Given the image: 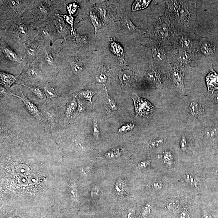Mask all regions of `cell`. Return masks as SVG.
<instances>
[{
	"mask_svg": "<svg viewBox=\"0 0 218 218\" xmlns=\"http://www.w3.org/2000/svg\"><path fill=\"white\" fill-rule=\"evenodd\" d=\"M147 75L149 79L154 82L158 85V84L160 85L162 84V74H161L160 71L159 69H157V67H154L148 71Z\"/></svg>",
	"mask_w": 218,
	"mask_h": 218,
	"instance_id": "16",
	"label": "cell"
},
{
	"mask_svg": "<svg viewBox=\"0 0 218 218\" xmlns=\"http://www.w3.org/2000/svg\"><path fill=\"white\" fill-rule=\"evenodd\" d=\"M45 59L47 63L51 65L53 64L54 59L53 57L50 54H48L45 56Z\"/></svg>",
	"mask_w": 218,
	"mask_h": 218,
	"instance_id": "40",
	"label": "cell"
},
{
	"mask_svg": "<svg viewBox=\"0 0 218 218\" xmlns=\"http://www.w3.org/2000/svg\"><path fill=\"white\" fill-rule=\"evenodd\" d=\"M165 2L166 7L164 16L167 18L171 23L178 11L180 1H166Z\"/></svg>",
	"mask_w": 218,
	"mask_h": 218,
	"instance_id": "9",
	"label": "cell"
},
{
	"mask_svg": "<svg viewBox=\"0 0 218 218\" xmlns=\"http://www.w3.org/2000/svg\"><path fill=\"white\" fill-rule=\"evenodd\" d=\"M122 26L127 31L131 32H138L141 34L145 33L146 31L141 30L137 27L131 22V20L128 17L124 18L122 20Z\"/></svg>",
	"mask_w": 218,
	"mask_h": 218,
	"instance_id": "14",
	"label": "cell"
},
{
	"mask_svg": "<svg viewBox=\"0 0 218 218\" xmlns=\"http://www.w3.org/2000/svg\"><path fill=\"white\" fill-rule=\"evenodd\" d=\"M176 63L186 67L194 66L197 54L185 50H177L176 54Z\"/></svg>",
	"mask_w": 218,
	"mask_h": 218,
	"instance_id": "6",
	"label": "cell"
},
{
	"mask_svg": "<svg viewBox=\"0 0 218 218\" xmlns=\"http://www.w3.org/2000/svg\"><path fill=\"white\" fill-rule=\"evenodd\" d=\"M150 164V162L149 161H143L138 164V167L140 169H143L149 167Z\"/></svg>",
	"mask_w": 218,
	"mask_h": 218,
	"instance_id": "39",
	"label": "cell"
},
{
	"mask_svg": "<svg viewBox=\"0 0 218 218\" xmlns=\"http://www.w3.org/2000/svg\"><path fill=\"white\" fill-rule=\"evenodd\" d=\"M9 3H10V5L11 7L15 8L18 6L19 3H20V1H9Z\"/></svg>",
	"mask_w": 218,
	"mask_h": 218,
	"instance_id": "44",
	"label": "cell"
},
{
	"mask_svg": "<svg viewBox=\"0 0 218 218\" xmlns=\"http://www.w3.org/2000/svg\"><path fill=\"white\" fill-rule=\"evenodd\" d=\"M200 40L194 32H175L173 47L176 50H185L197 54Z\"/></svg>",
	"mask_w": 218,
	"mask_h": 218,
	"instance_id": "3",
	"label": "cell"
},
{
	"mask_svg": "<svg viewBox=\"0 0 218 218\" xmlns=\"http://www.w3.org/2000/svg\"><path fill=\"white\" fill-rule=\"evenodd\" d=\"M96 93L95 91L91 90H83L77 94V96L81 99L89 101L91 105H93L92 98Z\"/></svg>",
	"mask_w": 218,
	"mask_h": 218,
	"instance_id": "19",
	"label": "cell"
},
{
	"mask_svg": "<svg viewBox=\"0 0 218 218\" xmlns=\"http://www.w3.org/2000/svg\"><path fill=\"white\" fill-rule=\"evenodd\" d=\"M27 74L30 77L34 78L37 77L38 72L37 70L35 68L32 67L28 69L27 71Z\"/></svg>",
	"mask_w": 218,
	"mask_h": 218,
	"instance_id": "36",
	"label": "cell"
},
{
	"mask_svg": "<svg viewBox=\"0 0 218 218\" xmlns=\"http://www.w3.org/2000/svg\"><path fill=\"white\" fill-rule=\"evenodd\" d=\"M180 146L181 149L183 150H185L187 148V142L186 139L183 138L181 140L180 142Z\"/></svg>",
	"mask_w": 218,
	"mask_h": 218,
	"instance_id": "41",
	"label": "cell"
},
{
	"mask_svg": "<svg viewBox=\"0 0 218 218\" xmlns=\"http://www.w3.org/2000/svg\"><path fill=\"white\" fill-rule=\"evenodd\" d=\"M124 149L122 148H116L113 150L109 151L105 154V156L108 158H113L119 157L123 154Z\"/></svg>",
	"mask_w": 218,
	"mask_h": 218,
	"instance_id": "24",
	"label": "cell"
},
{
	"mask_svg": "<svg viewBox=\"0 0 218 218\" xmlns=\"http://www.w3.org/2000/svg\"><path fill=\"white\" fill-rule=\"evenodd\" d=\"M172 155L170 151H166L164 153V159L165 163L171 165L173 161Z\"/></svg>",
	"mask_w": 218,
	"mask_h": 218,
	"instance_id": "33",
	"label": "cell"
},
{
	"mask_svg": "<svg viewBox=\"0 0 218 218\" xmlns=\"http://www.w3.org/2000/svg\"><path fill=\"white\" fill-rule=\"evenodd\" d=\"M203 217H204V218H212V217H211V216L208 213H205V214H204Z\"/></svg>",
	"mask_w": 218,
	"mask_h": 218,
	"instance_id": "48",
	"label": "cell"
},
{
	"mask_svg": "<svg viewBox=\"0 0 218 218\" xmlns=\"http://www.w3.org/2000/svg\"><path fill=\"white\" fill-rule=\"evenodd\" d=\"M76 96H77L71 99L67 103L65 112V118L66 119H70L74 112L76 110L77 107V103L76 101Z\"/></svg>",
	"mask_w": 218,
	"mask_h": 218,
	"instance_id": "15",
	"label": "cell"
},
{
	"mask_svg": "<svg viewBox=\"0 0 218 218\" xmlns=\"http://www.w3.org/2000/svg\"><path fill=\"white\" fill-rule=\"evenodd\" d=\"M215 171L216 172V173H217V175H218V170H216Z\"/></svg>",
	"mask_w": 218,
	"mask_h": 218,
	"instance_id": "49",
	"label": "cell"
},
{
	"mask_svg": "<svg viewBox=\"0 0 218 218\" xmlns=\"http://www.w3.org/2000/svg\"><path fill=\"white\" fill-rule=\"evenodd\" d=\"M0 92H1V96L2 97L6 96L7 94V92L6 89L2 85H1V87H0Z\"/></svg>",
	"mask_w": 218,
	"mask_h": 218,
	"instance_id": "43",
	"label": "cell"
},
{
	"mask_svg": "<svg viewBox=\"0 0 218 218\" xmlns=\"http://www.w3.org/2000/svg\"><path fill=\"white\" fill-rule=\"evenodd\" d=\"M134 104L136 116L138 117H148L154 111L152 104L146 99L142 98L137 95L132 97Z\"/></svg>",
	"mask_w": 218,
	"mask_h": 218,
	"instance_id": "4",
	"label": "cell"
},
{
	"mask_svg": "<svg viewBox=\"0 0 218 218\" xmlns=\"http://www.w3.org/2000/svg\"><path fill=\"white\" fill-rule=\"evenodd\" d=\"M93 135L95 138H98L100 134V131L98 124L96 119H94L93 120Z\"/></svg>",
	"mask_w": 218,
	"mask_h": 218,
	"instance_id": "29",
	"label": "cell"
},
{
	"mask_svg": "<svg viewBox=\"0 0 218 218\" xmlns=\"http://www.w3.org/2000/svg\"><path fill=\"white\" fill-rule=\"evenodd\" d=\"M189 212L187 208H184L181 211L179 215V218H189Z\"/></svg>",
	"mask_w": 218,
	"mask_h": 218,
	"instance_id": "37",
	"label": "cell"
},
{
	"mask_svg": "<svg viewBox=\"0 0 218 218\" xmlns=\"http://www.w3.org/2000/svg\"><path fill=\"white\" fill-rule=\"evenodd\" d=\"M124 183L123 180L120 179L118 180L116 183L115 189L119 194H122L124 190Z\"/></svg>",
	"mask_w": 218,
	"mask_h": 218,
	"instance_id": "31",
	"label": "cell"
},
{
	"mask_svg": "<svg viewBox=\"0 0 218 218\" xmlns=\"http://www.w3.org/2000/svg\"><path fill=\"white\" fill-rule=\"evenodd\" d=\"M163 139H156L149 141V145L151 148H157L162 145L164 143Z\"/></svg>",
	"mask_w": 218,
	"mask_h": 218,
	"instance_id": "32",
	"label": "cell"
},
{
	"mask_svg": "<svg viewBox=\"0 0 218 218\" xmlns=\"http://www.w3.org/2000/svg\"><path fill=\"white\" fill-rule=\"evenodd\" d=\"M22 85L29 89L35 95H36L39 99H44L45 98L46 96L45 95V93H44L43 91L41 89H40V88L37 87H29V86L23 85V84Z\"/></svg>",
	"mask_w": 218,
	"mask_h": 218,
	"instance_id": "23",
	"label": "cell"
},
{
	"mask_svg": "<svg viewBox=\"0 0 218 218\" xmlns=\"http://www.w3.org/2000/svg\"><path fill=\"white\" fill-rule=\"evenodd\" d=\"M89 17L92 24L95 28V36H96L98 30L103 26V23L100 18L93 12H90Z\"/></svg>",
	"mask_w": 218,
	"mask_h": 218,
	"instance_id": "18",
	"label": "cell"
},
{
	"mask_svg": "<svg viewBox=\"0 0 218 218\" xmlns=\"http://www.w3.org/2000/svg\"><path fill=\"white\" fill-rule=\"evenodd\" d=\"M97 81L100 83H105L108 80V77L105 74L101 73L98 74L96 76Z\"/></svg>",
	"mask_w": 218,
	"mask_h": 218,
	"instance_id": "34",
	"label": "cell"
},
{
	"mask_svg": "<svg viewBox=\"0 0 218 218\" xmlns=\"http://www.w3.org/2000/svg\"><path fill=\"white\" fill-rule=\"evenodd\" d=\"M110 46L112 53L119 61L122 63H124V50L121 45L116 41H112L110 43Z\"/></svg>",
	"mask_w": 218,
	"mask_h": 218,
	"instance_id": "11",
	"label": "cell"
},
{
	"mask_svg": "<svg viewBox=\"0 0 218 218\" xmlns=\"http://www.w3.org/2000/svg\"><path fill=\"white\" fill-rule=\"evenodd\" d=\"M169 76L174 85L182 91H185L184 80L185 67L181 66L175 62L171 63Z\"/></svg>",
	"mask_w": 218,
	"mask_h": 218,
	"instance_id": "5",
	"label": "cell"
},
{
	"mask_svg": "<svg viewBox=\"0 0 218 218\" xmlns=\"http://www.w3.org/2000/svg\"><path fill=\"white\" fill-rule=\"evenodd\" d=\"M45 93H47V95L50 98H54L57 97V94L51 89L49 90L48 89L45 88Z\"/></svg>",
	"mask_w": 218,
	"mask_h": 218,
	"instance_id": "38",
	"label": "cell"
},
{
	"mask_svg": "<svg viewBox=\"0 0 218 218\" xmlns=\"http://www.w3.org/2000/svg\"><path fill=\"white\" fill-rule=\"evenodd\" d=\"M134 78L133 72L128 69L121 71L119 75V79L121 83L123 85H127L131 84Z\"/></svg>",
	"mask_w": 218,
	"mask_h": 218,
	"instance_id": "12",
	"label": "cell"
},
{
	"mask_svg": "<svg viewBox=\"0 0 218 218\" xmlns=\"http://www.w3.org/2000/svg\"><path fill=\"white\" fill-rule=\"evenodd\" d=\"M18 32L21 35H24L26 34L28 30L27 27L25 24H22L18 26Z\"/></svg>",
	"mask_w": 218,
	"mask_h": 218,
	"instance_id": "35",
	"label": "cell"
},
{
	"mask_svg": "<svg viewBox=\"0 0 218 218\" xmlns=\"http://www.w3.org/2000/svg\"><path fill=\"white\" fill-rule=\"evenodd\" d=\"M21 92L22 93V96H20L19 95H15L12 93H11V95L18 97L20 99L22 100L26 108L29 111V112H30V114H32L34 117L37 118L40 121H42V115L41 112L39 110V108L30 99L23 95L21 90Z\"/></svg>",
	"mask_w": 218,
	"mask_h": 218,
	"instance_id": "7",
	"label": "cell"
},
{
	"mask_svg": "<svg viewBox=\"0 0 218 218\" xmlns=\"http://www.w3.org/2000/svg\"><path fill=\"white\" fill-rule=\"evenodd\" d=\"M205 134L208 138L213 139L218 137V129L215 127H210L205 130Z\"/></svg>",
	"mask_w": 218,
	"mask_h": 218,
	"instance_id": "26",
	"label": "cell"
},
{
	"mask_svg": "<svg viewBox=\"0 0 218 218\" xmlns=\"http://www.w3.org/2000/svg\"><path fill=\"white\" fill-rule=\"evenodd\" d=\"M1 84L2 86L10 87L16 82V76L3 72H1Z\"/></svg>",
	"mask_w": 218,
	"mask_h": 218,
	"instance_id": "13",
	"label": "cell"
},
{
	"mask_svg": "<svg viewBox=\"0 0 218 218\" xmlns=\"http://www.w3.org/2000/svg\"><path fill=\"white\" fill-rule=\"evenodd\" d=\"M185 179L186 182L189 183L194 188L197 189L200 188L198 182L193 175L190 174H186L185 175Z\"/></svg>",
	"mask_w": 218,
	"mask_h": 218,
	"instance_id": "25",
	"label": "cell"
},
{
	"mask_svg": "<svg viewBox=\"0 0 218 218\" xmlns=\"http://www.w3.org/2000/svg\"><path fill=\"white\" fill-rule=\"evenodd\" d=\"M198 49L201 53L206 57H211L216 52L215 45L211 40L204 38L200 39Z\"/></svg>",
	"mask_w": 218,
	"mask_h": 218,
	"instance_id": "8",
	"label": "cell"
},
{
	"mask_svg": "<svg viewBox=\"0 0 218 218\" xmlns=\"http://www.w3.org/2000/svg\"><path fill=\"white\" fill-rule=\"evenodd\" d=\"M150 209L149 208V206L146 207L145 208V209L143 211V214L144 215H147V214H149L150 213Z\"/></svg>",
	"mask_w": 218,
	"mask_h": 218,
	"instance_id": "47",
	"label": "cell"
},
{
	"mask_svg": "<svg viewBox=\"0 0 218 218\" xmlns=\"http://www.w3.org/2000/svg\"><path fill=\"white\" fill-rule=\"evenodd\" d=\"M189 110L191 115L194 116H198L203 113V109L199 104L196 102H193L189 106Z\"/></svg>",
	"mask_w": 218,
	"mask_h": 218,
	"instance_id": "22",
	"label": "cell"
},
{
	"mask_svg": "<svg viewBox=\"0 0 218 218\" xmlns=\"http://www.w3.org/2000/svg\"><path fill=\"white\" fill-rule=\"evenodd\" d=\"M196 18V1H180L178 11L170 23L175 32H193Z\"/></svg>",
	"mask_w": 218,
	"mask_h": 218,
	"instance_id": "1",
	"label": "cell"
},
{
	"mask_svg": "<svg viewBox=\"0 0 218 218\" xmlns=\"http://www.w3.org/2000/svg\"><path fill=\"white\" fill-rule=\"evenodd\" d=\"M2 51L9 60L14 62H20V59L17 55L13 50L8 47L2 48Z\"/></svg>",
	"mask_w": 218,
	"mask_h": 218,
	"instance_id": "21",
	"label": "cell"
},
{
	"mask_svg": "<svg viewBox=\"0 0 218 218\" xmlns=\"http://www.w3.org/2000/svg\"><path fill=\"white\" fill-rule=\"evenodd\" d=\"M27 53L28 55L30 56H34L36 54L35 50L33 48H30L28 49L27 50Z\"/></svg>",
	"mask_w": 218,
	"mask_h": 218,
	"instance_id": "45",
	"label": "cell"
},
{
	"mask_svg": "<svg viewBox=\"0 0 218 218\" xmlns=\"http://www.w3.org/2000/svg\"><path fill=\"white\" fill-rule=\"evenodd\" d=\"M154 186L155 189L157 190H160L162 188L163 184L162 182L160 181L154 183Z\"/></svg>",
	"mask_w": 218,
	"mask_h": 218,
	"instance_id": "42",
	"label": "cell"
},
{
	"mask_svg": "<svg viewBox=\"0 0 218 218\" xmlns=\"http://www.w3.org/2000/svg\"><path fill=\"white\" fill-rule=\"evenodd\" d=\"M135 214V211L134 209H130L127 212L128 218H132Z\"/></svg>",
	"mask_w": 218,
	"mask_h": 218,
	"instance_id": "46",
	"label": "cell"
},
{
	"mask_svg": "<svg viewBox=\"0 0 218 218\" xmlns=\"http://www.w3.org/2000/svg\"><path fill=\"white\" fill-rule=\"evenodd\" d=\"M179 205V201L177 200L173 199L170 200L167 203V207L168 210H175L178 208Z\"/></svg>",
	"mask_w": 218,
	"mask_h": 218,
	"instance_id": "28",
	"label": "cell"
},
{
	"mask_svg": "<svg viewBox=\"0 0 218 218\" xmlns=\"http://www.w3.org/2000/svg\"><path fill=\"white\" fill-rule=\"evenodd\" d=\"M151 1H141L137 0L135 1L132 6V12H136L146 9L151 3Z\"/></svg>",
	"mask_w": 218,
	"mask_h": 218,
	"instance_id": "20",
	"label": "cell"
},
{
	"mask_svg": "<svg viewBox=\"0 0 218 218\" xmlns=\"http://www.w3.org/2000/svg\"><path fill=\"white\" fill-rule=\"evenodd\" d=\"M154 32L159 43L173 48L175 30L167 18L164 16L161 17L157 20L154 26Z\"/></svg>",
	"mask_w": 218,
	"mask_h": 218,
	"instance_id": "2",
	"label": "cell"
},
{
	"mask_svg": "<svg viewBox=\"0 0 218 218\" xmlns=\"http://www.w3.org/2000/svg\"><path fill=\"white\" fill-rule=\"evenodd\" d=\"M70 63L72 70L74 73L78 75L83 70V64L82 61L77 58H71L70 59Z\"/></svg>",
	"mask_w": 218,
	"mask_h": 218,
	"instance_id": "17",
	"label": "cell"
},
{
	"mask_svg": "<svg viewBox=\"0 0 218 218\" xmlns=\"http://www.w3.org/2000/svg\"><path fill=\"white\" fill-rule=\"evenodd\" d=\"M206 80L209 91L218 90V75L213 69L206 76Z\"/></svg>",
	"mask_w": 218,
	"mask_h": 218,
	"instance_id": "10",
	"label": "cell"
},
{
	"mask_svg": "<svg viewBox=\"0 0 218 218\" xmlns=\"http://www.w3.org/2000/svg\"><path fill=\"white\" fill-rule=\"evenodd\" d=\"M135 126L133 124L128 123L122 126L121 128L119 129V131L120 132H127L128 131H131L135 127Z\"/></svg>",
	"mask_w": 218,
	"mask_h": 218,
	"instance_id": "30",
	"label": "cell"
},
{
	"mask_svg": "<svg viewBox=\"0 0 218 218\" xmlns=\"http://www.w3.org/2000/svg\"><path fill=\"white\" fill-rule=\"evenodd\" d=\"M104 86H105V91H106V102L107 104L108 105L109 108L112 110V111H116L118 110L117 106L116 103L114 100L111 98L109 96V95L108 94L105 85H104Z\"/></svg>",
	"mask_w": 218,
	"mask_h": 218,
	"instance_id": "27",
	"label": "cell"
}]
</instances>
